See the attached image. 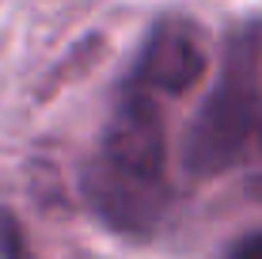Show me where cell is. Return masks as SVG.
<instances>
[{
    "mask_svg": "<svg viewBox=\"0 0 262 259\" xmlns=\"http://www.w3.org/2000/svg\"><path fill=\"white\" fill-rule=\"evenodd\" d=\"M228 259H262V229H258V233L239 236L236 244L228 248Z\"/></svg>",
    "mask_w": 262,
    "mask_h": 259,
    "instance_id": "8992f818",
    "label": "cell"
},
{
    "mask_svg": "<svg viewBox=\"0 0 262 259\" xmlns=\"http://www.w3.org/2000/svg\"><path fill=\"white\" fill-rule=\"evenodd\" d=\"M0 255L4 259H23L19 225H15V217H8V213H0Z\"/></svg>",
    "mask_w": 262,
    "mask_h": 259,
    "instance_id": "5b68a950",
    "label": "cell"
},
{
    "mask_svg": "<svg viewBox=\"0 0 262 259\" xmlns=\"http://www.w3.org/2000/svg\"><path fill=\"white\" fill-rule=\"evenodd\" d=\"M205 69H209V53L198 27L186 19H164L152 27L144 42L133 69V84L148 95H179L190 92L205 76Z\"/></svg>",
    "mask_w": 262,
    "mask_h": 259,
    "instance_id": "3957f363",
    "label": "cell"
},
{
    "mask_svg": "<svg viewBox=\"0 0 262 259\" xmlns=\"http://www.w3.org/2000/svg\"><path fill=\"white\" fill-rule=\"evenodd\" d=\"M258 46L255 34H243L232 46L213 92L198 107L183 145V164L194 175H221L243 156L258 126Z\"/></svg>",
    "mask_w": 262,
    "mask_h": 259,
    "instance_id": "6da1fadb",
    "label": "cell"
},
{
    "mask_svg": "<svg viewBox=\"0 0 262 259\" xmlns=\"http://www.w3.org/2000/svg\"><path fill=\"white\" fill-rule=\"evenodd\" d=\"M84 194L92 210L111 229L122 233H152L167 210V187L156 175H141L114 164L106 156H95L84 172Z\"/></svg>",
    "mask_w": 262,
    "mask_h": 259,
    "instance_id": "7a4b0ae2",
    "label": "cell"
},
{
    "mask_svg": "<svg viewBox=\"0 0 262 259\" xmlns=\"http://www.w3.org/2000/svg\"><path fill=\"white\" fill-rule=\"evenodd\" d=\"M251 34H255V42H258V50H262V27H258V31H251Z\"/></svg>",
    "mask_w": 262,
    "mask_h": 259,
    "instance_id": "52a82bcc",
    "label": "cell"
},
{
    "mask_svg": "<svg viewBox=\"0 0 262 259\" xmlns=\"http://www.w3.org/2000/svg\"><path fill=\"white\" fill-rule=\"evenodd\" d=\"M99 156L114 160V164L129 168V172L164 180L167 130H164V114H160V107L148 92L133 88V92L114 107L111 122H106V130H103V153Z\"/></svg>",
    "mask_w": 262,
    "mask_h": 259,
    "instance_id": "277c9868",
    "label": "cell"
}]
</instances>
